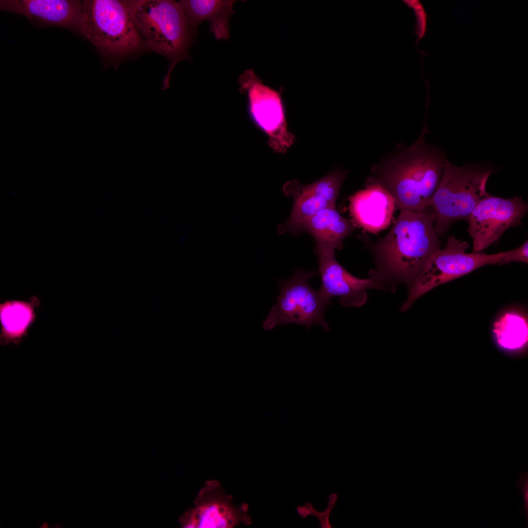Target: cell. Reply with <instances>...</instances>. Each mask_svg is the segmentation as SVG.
Instances as JSON below:
<instances>
[{
  "label": "cell",
  "mask_w": 528,
  "mask_h": 528,
  "mask_svg": "<svg viewBox=\"0 0 528 528\" xmlns=\"http://www.w3.org/2000/svg\"><path fill=\"white\" fill-rule=\"evenodd\" d=\"M425 121L418 139L410 146L399 144L392 154L371 168L365 185L378 184L393 197L400 210L425 211L441 179L446 161L443 153L427 145Z\"/></svg>",
  "instance_id": "6da1fadb"
},
{
  "label": "cell",
  "mask_w": 528,
  "mask_h": 528,
  "mask_svg": "<svg viewBox=\"0 0 528 528\" xmlns=\"http://www.w3.org/2000/svg\"><path fill=\"white\" fill-rule=\"evenodd\" d=\"M440 247L431 209L400 210L389 232L370 249L378 274L391 286L396 283L410 286Z\"/></svg>",
  "instance_id": "7a4b0ae2"
},
{
  "label": "cell",
  "mask_w": 528,
  "mask_h": 528,
  "mask_svg": "<svg viewBox=\"0 0 528 528\" xmlns=\"http://www.w3.org/2000/svg\"><path fill=\"white\" fill-rule=\"evenodd\" d=\"M131 10L142 44L168 59L169 69L161 89H166L176 65L190 59L188 50L195 36L182 7L179 1L172 0H132Z\"/></svg>",
  "instance_id": "3957f363"
},
{
  "label": "cell",
  "mask_w": 528,
  "mask_h": 528,
  "mask_svg": "<svg viewBox=\"0 0 528 528\" xmlns=\"http://www.w3.org/2000/svg\"><path fill=\"white\" fill-rule=\"evenodd\" d=\"M132 0L82 1L81 34L103 55L122 57L143 45L132 15Z\"/></svg>",
  "instance_id": "277c9868"
},
{
  "label": "cell",
  "mask_w": 528,
  "mask_h": 528,
  "mask_svg": "<svg viewBox=\"0 0 528 528\" xmlns=\"http://www.w3.org/2000/svg\"><path fill=\"white\" fill-rule=\"evenodd\" d=\"M493 172L467 165L459 167L446 160L441 179L429 204L438 236L444 235L453 222L467 220L478 202L489 195L486 184Z\"/></svg>",
  "instance_id": "5b68a950"
},
{
  "label": "cell",
  "mask_w": 528,
  "mask_h": 528,
  "mask_svg": "<svg viewBox=\"0 0 528 528\" xmlns=\"http://www.w3.org/2000/svg\"><path fill=\"white\" fill-rule=\"evenodd\" d=\"M468 247L467 242L453 236L449 237L445 247L431 256L418 278L410 286L408 297L400 310H407L418 298L436 286L482 266L510 262L509 251L493 254L466 253Z\"/></svg>",
  "instance_id": "8992f818"
},
{
  "label": "cell",
  "mask_w": 528,
  "mask_h": 528,
  "mask_svg": "<svg viewBox=\"0 0 528 528\" xmlns=\"http://www.w3.org/2000/svg\"><path fill=\"white\" fill-rule=\"evenodd\" d=\"M316 273L298 269L290 278L277 281L280 293L263 322L264 330H271L288 323L304 325L308 330L312 325L318 324L324 330H330L324 313L331 300L314 290L308 283Z\"/></svg>",
  "instance_id": "52a82bcc"
},
{
  "label": "cell",
  "mask_w": 528,
  "mask_h": 528,
  "mask_svg": "<svg viewBox=\"0 0 528 528\" xmlns=\"http://www.w3.org/2000/svg\"><path fill=\"white\" fill-rule=\"evenodd\" d=\"M239 82L241 92L247 95L250 116L268 136L269 147L276 153H285L296 138L287 130L280 94L264 85L251 69L242 74Z\"/></svg>",
  "instance_id": "ba28073f"
},
{
  "label": "cell",
  "mask_w": 528,
  "mask_h": 528,
  "mask_svg": "<svg viewBox=\"0 0 528 528\" xmlns=\"http://www.w3.org/2000/svg\"><path fill=\"white\" fill-rule=\"evenodd\" d=\"M528 209V203L519 196L505 198L489 194L481 200L467 220L473 252L484 250L509 228L521 224Z\"/></svg>",
  "instance_id": "9c48e42d"
},
{
  "label": "cell",
  "mask_w": 528,
  "mask_h": 528,
  "mask_svg": "<svg viewBox=\"0 0 528 528\" xmlns=\"http://www.w3.org/2000/svg\"><path fill=\"white\" fill-rule=\"evenodd\" d=\"M347 172L336 169L323 178L309 184H301L297 180L287 181L283 191L294 200L290 216L287 221L279 225V233L301 232L303 224L319 211L335 207L341 185Z\"/></svg>",
  "instance_id": "30bf717a"
},
{
  "label": "cell",
  "mask_w": 528,
  "mask_h": 528,
  "mask_svg": "<svg viewBox=\"0 0 528 528\" xmlns=\"http://www.w3.org/2000/svg\"><path fill=\"white\" fill-rule=\"evenodd\" d=\"M194 508L182 518V525L190 528H231L251 523L248 505L235 506L231 497L217 481H208L199 491Z\"/></svg>",
  "instance_id": "8fae6325"
},
{
  "label": "cell",
  "mask_w": 528,
  "mask_h": 528,
  "mask_svg": "<svg viewBox=\"0 0 528 528\" xmlns=\"http://www.w3.org/2000/svg\"><path fill=\"white\" fill-rule=\"evenodd\" d=\"M318 256V272L322 281L319 291L329 300L338 297L344 307H360L367 301L368 289L385 290L391 286L374 269L371 270L368 278L359 279L343 268L336 261L334 254Z\"/></svg>",
  "instance_id": "7c38bea8"
},
{
  "label": "cell",
  "mask_w": 528,
  "mask_h": 528,
  "mask_svg": "<svg viewBox=\"0 0 528 528\" xmlns=\"http://www.w3.org/2000/svg\"><path fill=\"white\" fill-rule=\"evenodd\" d=\"M81 4L82 1L73 0H2L0 8L41 24L81 34Z\"/></svg>",
  "instance_id": "4fadbf2b"
},
{
  "label": "cell",
  "mask_w": 528,
  "mask_h": 528,
  "mask_svg": "<svg viewBox=\"0 0 528 528\" xmlns=\"http://www.w3.org/2000/svg\"><path fill=\"white\" fill-rule=\"evenodd\" d=\"M350 197L349 209L354 222L374 233L389 225L396 208L395 200L385 188L378 184L365 185Z\"/></svg>",
  "instance_id": "5bb4252c"
},
{
  "label": "cell",
  "mask_w": 528,
  "mask_h": 528,
  "mask_svg": "<svg viewBox=\"0 0 528 528\" xmlns=\"http://www.w3.org/2000/svg\"><path fill=\"white\" fill-rule=\"evenodd\" d=\"M355 228L351 220L342 216L335 207L324 208L308 219L302 225L316 242V255L334 254L340 250L344 239Z\"/></svg>",
  "instance_id": "9a60e30c"
},
{
  "label": "cell",
  "mask_w": 528,
  "mask_h": 528,
  "mask_svg": "<svg viewBox=\"0 0 528 528\" xmlns=\"http://www.w3.org/2000/svg\"><path fill=\"white\" fill-rule=\"evenodd\" d=\"M234 0H181L179 2L183 10L189 29L194 35L204 21H208L210 31L217 40H227L229 37L228 20L234 13Z\"/></svg>",
  "instance_id": "2e32d148"
},
{
  "label": "cell",
  "mask_w": 528,
  "mask_h": 528,
  "mask_svg": "<svg viewBox=\"0 0 528 528\" xmlns=\"http://www.w3.org/2000/svg\"><path fill=\"white\" fill-rule=\"evenodd\" d=\"M0 309L1 344L18 345L34 320L32 305L24 301H6L0 305Z\"/></svg>",
  "instance_id": "e0dca14e"
},
{
  "label": "cell",
  "mask_w": 528,
  "mask_h": 528,
  "mask_svg": "<svg viewBox=\"0 0 528 528\" xmlns=\"http://www.w3.org/2000/svg\"><path fill=\"white\" fill-rule=\"evenodd\" d=\"M493 331L498 344L506 349H518L528 342V322L518 313H506L494 323Z\"/></svg>",
  "instance_id": "ac0fdd59"
},
{
  "label": "cell",
  "mask_w": 528,
  "mask_h": 528,
  "mask_svg": "<svg viewBox=\"0 0 528 528\" xmlns=\"http://www.w3.org/2000/svg\"><path fill=\"white\" fill-rule=\"evenodd\" d=\"M405 5L413 10L416 20L414 27L415 34L418 36L416 45L426 35L427 30L428 15L424 7L419 0H402Z\"/></svg>",
  "instance_id": "d6986e66"
},
{
  "label": "cell",
  "mask_w": 528,
  "mask_h": 528,
  "mask_svg": "<svg viewBox=\"0 0 528 528\" xmlns=\"http://www.w3.org/2000/svg\"><path fill=\"white\" fill-rule=\"evenodd\" d=\"M336 494H332L329 497L328 506L326 509L323 512H319L314 509L310 503H308L305 506L307 508L308 515H311L315 516L319 520L321 528H331L329 521L330 513L331 509L334 506L335 501L337 500Z\"/></svg>",
  "instance_id": "ffe728a7"
},
{
  "label": "cell",
  "mask_w": 528,
  "mask_h": 528,
  "mask_svg": "<svg viewBox=\"0 0 528 528\" xmlns=\"http://www.w3.org/2000/svg\"><path fill=\"white\" fill-rule=\"evenodd\" d=\"M516 486L521 492L524 504L519 509L525 516L527 526H528V472H521L519 475V480L516 484Z\"/></svg>",
  "instance_id": "44dd1931"
},
{
  "label": "cell",
  "mask_w": 528,
  "mask_h": 528,
  "mask_svg": "<svg viewBox=\"0 0 528 528\" xmlns=\"http://www.w3.org/2000/svg\"><path fill=\"white\" fill-rule=\"evenodd\" d=\"M48 524L47 523V522H44V523H43V524H42V525H41V528H48Z\"/></svg>",
  "instance_id": "7402d4cb"
}]
</instances>
